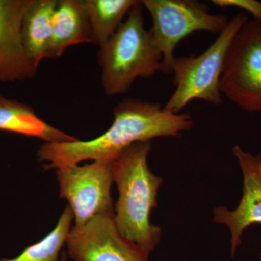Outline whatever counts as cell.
I'll return each instance as SVG.
<instances>
[{
    "mask_svg": "<svg viewBox=\"0 0 261 261\" xmlns=\"http://www.w3.org/2000/svg\"><path fill=\"white\" fill-rule=\"evenodd\" d=\"M113 116L111 127L93 140L42 144L37 155L41 162L47 163L44 169L70 167L86 160L113 162L136 142L178 137L194 125L190 114L168 112L159 103L133 98L122 100Z\"/></svg>",
    "mask_w": 261,
    "mask_h": 261,
    "instance_id": "1",
    "label": "cell"
},
{
    "mask_svg": "<svg viewBox=\"0 0 261 261\" xmlns=\"http://www.w3.org/2000/svg\"><path fill=\"white\" fill-rule=\"evenodd\" d=\"M150 141L136 142L113 162V181L118 197L114 222L123 238L149 255L161 242V228L151 224L150 214L158 207V192L163 178L147 164Z\"/></svg>",
    "mask_w": 261,
    "mask_h": 261,
    "instance_id": "2",
    "label": "cell"
},
{
    "mask_svg": "<svg viewBox=\"0 0 261 261\" xmlns=\"http://www.w3.org/2000/svg\"><path fill=\"white\" fill-rule=\"evenodd\" d=\"M141 1L114 35L99 47L102 86L108 97L126 93L137 79H149L162 69V56L144 24Z\"/></svg>",
    "mask_w": 261,
    "mask_h": 261,
    "instance_id": "3",
    "label": "cell"
},
{
    "mask_svg": "<svg viewBox=\"0 0 261 261\" xmlns=\"http://www.w3.org/2000/svg\"><path fill=\"white\" fill-rule=\"evenodd\" d=\"M248 20L247 15L238 13L202 54L174 58L171 73L175 91L163 107L165 111L180 113L194 99L221 105L220 83L226 54L233 38Z\"/></svg>",
    "mask_w": 261,
    "mask_h": 261,
    "instance_id": "4",
    "label": "cell"
},
{
    "mask_svg": "<svg viewBox=\"0 0 261 261\" xmlns=\"http://www.w3.org/2000/svg\"><path fill=\"white\" fill-rule=\"evenodd\" d=\"M142 6L152 19L149 30L154 45L162 56L161 72L171 74L174 51L180 42L192 33H221L227 17L211 14L205 4L195 0H143Z\"/></svg>",
    "mask_w": 261,
    "mask_h": 261,
    "instance_id": "5",
    "label": "cell"
},
{
    "mask_svg": "<svg viewBox=\"0 0 261 261\" xmlns=\"http://www.w3.org/2000/svg\"><path fill=\"white\" fill-rule=\"evenodd\" d=\"M221 94L249 113L261 112V21L248 20L228 48Z\"/></svg>",
    "mask_w": 261,
    "mask_h": 261,
    "instance_id": "6",
    "label": "cell"
},
{
    "mask_svg": "<svg viewBox=\"0 0 261 261\" xmlns=\"http://www.w3.org/2000/svg\"><path fill=\"white\" fill-rule=\"evenodd\" d=\"M56 177L60 197L68 201L75 226L85 224L98 215L114 214L113 162L93 161L84 166L59 168Z\"/></svg>",
    "mask_w": 261,
    "mask_h": 261,
    "instance_id": "7",
    "label": "cell"
},
{
    "mask_svg": "<svg viewBox=\"0 0 261 261\" xmlns=\"http://www.w3.org/2000/svg\"><path fill=\"white\" fill-rule=\"evenodd\" d=\"M66 246L72 261H149L147 254L118 231L114 214L98 215L73 226Z\"/></svg>",
    "mask_w": 261,
    "mask_h": 261,
    "instance_id": "8",
    "label": "cell"
},
{
    "mask_svg": "<svg viewBox=\"0 0 261 261\" xmlns=\"http://www.w3.org/2000/svg\"><path fill=\"white\" fill-rule=\"evenodd\" d=\"M231 151L243 173V197L234 210L224 206L215 207L214 219L229 229L233 257L241 245L245 229L253 224L261 225V153L253 155L238 145Z\"/></svg>",
    "mask_w": 261,
    "mask_h": 261,
    "instance_id": "9",
    "label": "cell"
},
{
    "mask_svg": "<svg viewBox=\"0 0 261 261\" xmlns=\"http://www.w3.org/2000/svg\"><path fill=\"white\" fill-rule=\"evenodd\" d=\"M33 0H0V82L34 78L37 68L24 48L22 25Z\"/></svg>",
    "mask_w": 261,
    "mask_h": 261,
    "instance_id": "10",
    "label": "cell"
},
{
    "mask_svg": "<svg viewBox=\"0 0 261 261\" xmlns=\"http://www.w3.org/2000/svg\"><path fill=\"white\" fill-rule=\"evenodd\" d=\"M0 130L40 139L45 143H62L78 140L43 121L34 108L0 94Z\"/></svg>",
    "mask_w": 261,
    "mask_h": 261,
    "instance_id": "11",
    "label": "cell"
},
{
    "mask_svg": "<svg viewBox=\"0 0 261 261\" xmlns=\"http://www.w3.org/2000/svg\"><path fill=\"white\" fill-rule=\"evenodd\" d=\"M80 44H94L82 0L58 1L53 17L51 58L61 57L67 48Z\"/></svg>",
    "mask_w": 261,
    "mask_h": 261,
    "instance_id": "12",
    "label": "cell"
},
{
    "mask_svg": "<svg viewBox=\"0 0 261 261\" xmlns=\"http://www.w3.org/2000/svg\"><path fill=\"white\" fill-rule=\"evenodd\" d=\"M58 3L57 0H33L24 16V48L36 68L43 60L51 58L53 17Z\"/></svg>",
    "mask_w": 261,
    "mask_h": 261,
    "instance_id": "13",
    "label": "cell"
},
{
    "mask_svg": "<svg viewBox=\"0 0 261 261\" xmlns=\"http://www.w3.org/2000/svg\"><path fill=\"white\" fill-rule=\"evenodd\" d=\"M140 1L136 0H82L88 15L94 44L99 47L110 40L126 14Z\"/></svg>",
    "mask_w": 261,
    "mask_h": 261,
    "instance_id": "14",
    "label": "cell"
},
{
    "mask_svg": "<svg viewBox=\"0 0 261 261\" xmlns=\"http://www.w3.org/2000/svg\"><path fill=\"white\" fill-rule=\"evenodd\" d=\"M73 221V212L68 205L61 214L56 227L42 240L25 247L18 256L0 259V261H60V254L66 245Z\"/></svg>",
    "mask_w": 261,
    "mask_h": 261,
    "instance_id": "15",
    "label": "cell"
},
{
    "mask_svg": "<svg viewBox=\"0 0 261 261\" xmlns=\"http://www.w3.org/2000/svg\"><path fill=\"white\" fill-rule=\"evenodd\" d=\"M211 3L221 8H238L251 14L254 19L261 21V3L255 0H212Z\"/></svg>",
    "mask_w": 261,
    "mask_h": 261,
    "instance_id": "16",
    "label": "cell"
},
{
    "mask_svg": "<svg viewBox=\"0 0 261 261\" xmlns=\"http://www.w3.org/2000/svg\"><path fill=\"white\" fill-rule=\"evenodd\" d=\"M60 261H68V254L63 252L61 255V260Z\"/></svg>",
    "mask_w": 261,
    "mask_h": 261,
    "instance_id": "17",
    "label": "cell"
},
{
    "mask_svg": "<svg viewBox=\"0 0 261 261\" xmlns=\"http://www.w3.org/2000/svg\"><path fill=\"white\" fill-rule=\"evenodd\" d=\"M259 261H261V254L260 255V258H259Z\"/></svg>",
    "mask_w": 261,
    "mask_h": 261,
    "instance_id": "18",
    "label": "cell"
}]
</instances>
